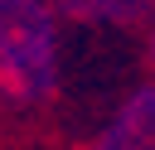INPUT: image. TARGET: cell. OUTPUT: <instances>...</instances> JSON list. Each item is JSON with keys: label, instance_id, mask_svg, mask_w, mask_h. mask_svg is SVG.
Here are the masks:
<instances>
[{"label": "cell", "instance_id": "cell-3", "mask_svg": "<svg viewBox=\"0 0 155 150\" xmlns=\"http://www.w3.org/2000/svg\"><path fill=\"white\" fill-rule=\"evenodd\" d=\"M48 5L63 15L92 19V24H126V19H140L155 0H48Z\"/></svg>", "mask_w": 155, "mask_h": 150}, {"label": "cell", "instance_id": "cell-1", "mask_svg": "<svg viewBox=\"0 0 155 150\" xmlns=\"http://www.w3.org/2000/svg\"><path fill=\"white\" fill-rule=\"evenodd\" d=\"M58 82V10L48 0H0V87L19 102Z\"/></svg>", "mask_w": 155, "mask_h": 150}, {"label": "cell", "instance_id": "cell-4", "mask_svg": "<svg viewBox=\"0 0 155 150\" xmlns=\"http://www.w3.org/2000/svg\"><path fill=\"white\" fill-rule=\"evenodd\" d=\"M150 58H155V29H150Z\"/></svg>", "mask_w": 155, "mask_h": 150}, {"label": "cell", "instance_id": "cell-2", "mask_svg": "<svg viewBox=\"0 0 155 150\" xmlns=\"http://www.w3.org/2000/svg\"><path fill=\"white\" fill-rule=\"evenodd\" d=\"M97 150H155V87L126 97V106L111 116Z\"/></svg>", "mask_w": 155, "mask_h": 150}]
</instances>
